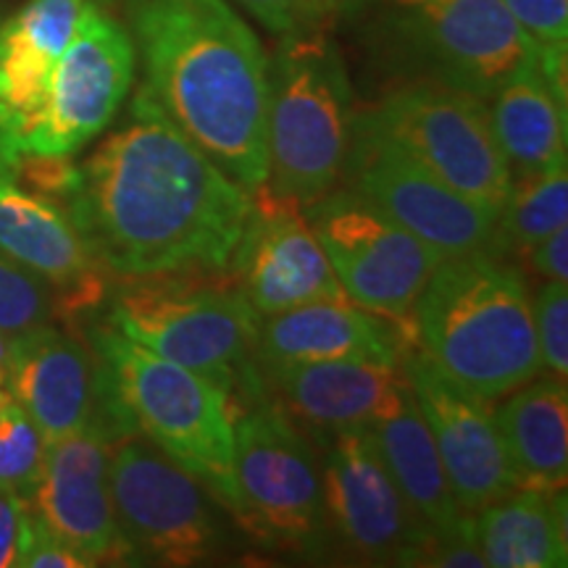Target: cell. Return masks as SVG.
Returning <instances> with one entry per match:
<instances>
[{
	"instance_id": "cell-1",
	"label": "cell",
	"mask_w": 568,
	"mask_h": 568,
	"mask_svg": "<svg viewBox=\"0 0 568 568\" xmlns=\"http://www.w3.org/2000/svg\"><path fill=\"white\" fill-rule=\"evenodd\" d=\"M67 216L111 276L230 266L253 195L138 90L126 119L80 163Z\"/></svg>"
},
{
	"instance_id": "cell-2",
	"label": "cell",
	"mask_w": 568,
	"mask_h": 568,
	"mask_svg": "<svg viewBox=\"0 0 568 568\" xmlns=\"http://www.w3.org/2000/svg\"><path fill=\"white\" fill-rule=\"evenodd\" d=\"M142 90L226 176H268V53L226 0H124Z\"/></svg>"
},
{
	"instance_id": "cell-3",
	"label": "cell",
	"mask_w": 568,
	"mask_h": 568,
	"mask_svg": "<svg viewBox=\"0 0 568 568\" xmlns=\"http://www.w3.org/2000/svg\"><path fill=\"white\" fill-rule=\"evenodd\" d=\"M416 343L468 393L500 400L539 374L527 280L481 251L443 258L414 305Z\"/></svg>"
},
{
	"instance_id": "cell-4",
	"label": "cell",
	"mask_w": 568,
	"mask_h": 568,
	"mask_svg": "<svg viewBox=\"0 0 568 568\" xmlns=\"http://www.w3.org/2000/svg\"><path fill=\"white\" fill-rule=\"evenodd\" d=\"M103 366L105 387L119 414L193 474L222 508L234 516V408L230 393L203 374L161 358L103 322L88 329Z\"/></svg>"
},
{
	"instance_id": "cell-5",
	"label": "cell",
	"mask_w": 568,
	"mask_h": 568,
	"mask_svg": "<svg viewBox=\"0 0 568 568\" xmlns=\"http://www.w3.org/2000/svg\"><path fill=\"white\" fill-rule=\"evenodd\" d=\"M105 322L161 358L203 374L230 397L240 389L261 395L255 366L261 316L226 268L132 276L113 295Z\"/></svg>"
},
{
	"instance_id": "cell-6",
	"label": "cell",
	"mask_w": 568,
	"mask_h": 568,
	"mask_svg": "<svg viewBox=\"0 0 568 568\" xmlns=\"http://www.w3.org/2000/svg\"><path fill=\"white\" fill-rule=\"evenodd\" d=\"M353 84L329 30L282 34L268 59V190L303 205L343 184Z\"/></svg>"
},
{
	"instance_id": "cell-7",
	"label": "cell",
	"mask_w": 568,
	"mask_h": 568,
	"mask_svg": "<svg viewBox=\"0 0 568 568\" xmlns=\"http://www.w3.org/2000/svg\"><path fill=\"white\" fill-rule=\"evenodd\" d=\"M372 13L379 59L408 82H437L489 101L539 53L503 0H347Z\"/></svg>"
},
{
	"instance_id": "cell-8",
	"label": "cell",
	"mask_w": 568,
	"mask_h": 568,
	"mask_svg": "<svg viewBox=\"0 0 568 568\" xmlns=\"http://www.w3.org/2000/svg\"><path fill=\"white\" fill-rule=\"evenodd\" d=\"M234 518L255 542L303 558L324 556L329 524L322 464L295 418L264 395L234 416Z\"/></svg>"
},
{
	"instance_id": "cell-9",
	"label": "cell",
	"mask_w": 568,
	"mask_h": 568,
	"mask_svg": "<svg viewBox=\"0 0 568 568\" xmlns=\"http://www.w3.org/2000/svg\"><path fill=\"white\" fill-rule=\"evenodd\" d=\"M355 122L406 151L437 180L487 209L500 211L510 187L487 101L437 82H403Z\"/></svg>"
},
{
	"instance_id": "cell-10",
	"label": "cell",
	"mask_w": 568,
	"mask_h": 568,
	"mask_svg": "<svg viewBox=\"0 0 568 568\" xmlns=\"http://www.w3.org/2000/svg\"><path fill=\"white\" fill-rule=\"evenodd\" d=\"M109 489L132 564L197 566L222 548L216 497L140 432L111 445Z\"/></svg>"
},
{
	"instance_id": "cell-11",
	"label": "cell",
	"mask_w": 568,
	"mask_h": 568,
	"mask_svg": "<svg viewBox=\"0 0 568 568\" xmlns=\"http://www.w3.org/2000/svg\"><path fill=\"white\" fill-rule=\"evenodd\" d=\"M305 216L347 301L393 322L414 324V305L443 255L347 184L305 205Z\"/></svg>"
},
{
	"instance_id": "cell-12",
	"label": "cell",
	"mask_w": 568,
	"mask_h": 568,
	"mask_svg": "<svg viewBox=\"0 0 568 568\" xmlns=\"http://www.w3.org/2000/svg\"><path fill=\"white\" fill-rule=\"evenodd\" d=\"M138 53L124 21L101 0H84L74 38L55 63L40 111L19 153L74 155L113 122L130 95Z\"/></svg>"
},
{
	"instance_id": "cell-13",
	"label": "cell",
	"mask_w": 568,
	"mask_h": 568,
	"mask_svg": "<svg viewBox=\"0 0 568 568\" xmlns=\"http://www.w3.org/2000/svg\"><path fill=\"white\" fill-rule=\"evenodd\" d=\"M343 184L366 195L443 258L495 253L497 211L437 180L406 151L355 119Z\"/></svg>"
},
{
	"instance_id": "cell-14",
	"label": "cell",
	"mask_w": 568,
	"mask_h": 568,
	"mask_svg": "<svg viewBox=\"0 0 568 568\" xmlns=\"http://www.w3.org/2000/svg\"><path fill=\"white\" fill-rule=\"evenodd\" d=\"M324 450L322 485L329 535L364 564L414 566L429 537L364 429L314 435Z\"/></svg>"
},
{
	"instance_id": "cell-15",
	"label": "cell",
	"mask_w": 568,
	"mask_h": 568,
	"mask_svg": "<svg viewBox=\"0 0 568 568\" xmlns=\"http://www.w3.org/2000/svg\"><path fill=\"white\" fill-rule=\"evenodd\" d=\"M226 274L247 305L264 316L308 303H351L326 258L305 209L261 184Z\"/></svg>"
},
{
	"instance_id": "cell-16",
	"label": "cell",
	"mask_w": 568,
	"mask_h": 568,
	"mask_svg": "<svg viewBox=\"0 0 568 568\" xmlns=\"http://www.w3.org/2000/svg\"><path fill=\"white\" fill-rule=\"evenodd\" d=\"M116 435L92 418L74 435L45 447V464L30 508L67 548L98 564H132L109 489V456Z\"/></svg>"
},
{
	"instance_id": "cell-17",
	"label": "cell",
	"mask_w": 568,
	"mask_h": 568,
	"mask_svg": "<svg viewBox=\"0 0 568 568\" xmlns=\"http://www.w3.org/2000/svg\"><path fill=\"white\" fill-rule=\"evenodd\" d=\"M406 372L458 506L474 516L508 495L514 479L493 400L456 385L418 347L406 355Z\"/></svg>"
},
{
	"instance_id": "cell-18",
	"label": "cell",
	"mask_w": 568,
	"mask_h": 568,
	"mask_svg": "<svg viewBox=\"0 0 568 568\" xmlns=\"http://www.w3.org/2000/svg\"><path fill=\"white\" fill-rule=\"evenodd\" d=\"M261 393L274 395L290 418L314 435L364 429L395 414L410 395L406 361H316V364L258 366Z\"/></svg>"
},
{
	"instance_id": "cell-19",
	"label": "cell",
	"mask_w": 568,
	"mask_h": 568,
	"mask_svg": "<svg viewBox=\"0 0 568 568\" xmlns=\"http://www.w3.org/2000/svg\"><path fill=\"white\" fill-rule=\"evenodd\" d=\"M9 393L45 443L74 435L92 418L111 414L95 351L51 324L11 335Z\"/></svg>"
},
{
	"instance_id": "cell-20",
	"label": "cell",
	"mask_w": 568,
	"mask_h": 568,
	"mask_svg": "<svg viewBox=\"0 0 568 568\" xmlns=\"http://www.w3.org/2000/svg\"><path fill=\"white\" fill-rule=\"evenodd\" d=\"M0 251L53 290L55 314L101 305L109 272L92 258L61 205L21 190L0 172Z\"/></svg>"
},
{
	"instance_id": "cell-21",
	"label": "cell",
	"mask_w": 568,
	"mask_h": 568,
	"mask_svg": "<svg viewBox=\"0 0 568 568\" xmlns=\"http://www.w3.org/2000/svg\"><path fill=\"white\" fill-rule=\"evenodd\" d=\"M418 347L414 324H400L355 303H308L261 318L255 366L316 361H406Z\"/></svg>"
},
{
	"instance_id": "cell-22",
	"label": "cell",
	"mask_w": 568,
	"mask_h": 568,
	"mask_svg": "<svg viewBox=\"0 0 568 568\" xmlns=\"http://www.w3.org/2000/svg\"><path fill=\"white\" fill-rule=\"evenodd\" d=\"M84 0H30L0 24V166L19 153Z\"/></svg>"
},
{
	"instance_id": "cell-23",
	"label": "cell",
	"mask_w": 568,
	"mask_h": 568,
	"mask_svg": "<svg viewBox=\"0 0 568 568\" xmlns=\"http://www.w3.org/2000/svg\"><path fill=\"white\" fill-rule=\"evenodd\" d=\"M514 489L560 493L568 479V389L558 376H535L506 395L495 414Z\"/></svg>"
},
{
	"instance_id": "cell-24",
	"label": "cell",
	"mask_w": 568,
	"mask_h": 568,
	"mask_svg": "<svg viewBox=\"0 0 568 568\" xmlns=\"http://www.w3.org/2000/svg\"><path fill=\"white\" fill-rule=\"evenodd\" d=\"M487 109L510 176L566 163V95L545 74L539 53L497 88Z\"/></svg>"
},
{
	"instance_id": "cell-25",
	"label": "cell",
	"mask_w": 568,
	"mask_h": 568,
	"mask_svg": "<svg viewBox=\"0 0 568 568\" xmlns=\"http://www.w3.org/2000/svg\"><path fill=\"white\" fill-rule=\"evenodd\" d=\"M366 432L372 435L389 477L395 479L400 495L406 497L410 510L429 535L456 529L464 518L471 516L458 506L453 495L435 439L418 410L414 389L395 414L366 426Z\"/></svg>"
},
{
	"instance_id": "cell-26",
	"label": "cell",
	"mask_w": 568,
	"mask_h": 568,
	"mask_svg": "<svg viewBox=\"0 0 568 568\" xmlns=\"http://www.w3.org/2000/svg\"><path fill=\"white\" fill-rule=\"evenodd\" d=\"M477 537L493 568H564L568 564L566 489H510L477 510Z\"/></svg>"
},
{
	"instance_id": "cell-27",
	"label": "cell",
	"mask_w": 568,
	"mask_h": 568,
	"mask_svg": "<svg viewBox=\"0 0 568 568\" xmlns=\"http://www.w3.org/2000/svg\"><path fill=\"white\" fill-rule=\"evenodd\" d=\"M568 222L566 163L548 172L510 176L506 203L497 211L495 253L527 255L539 240Z\"/></svg>"
},
{
	"instance_id": "cell-28",
	"label": "cell",
	"mask_w": 568,
	"mask_h": 568,
	"mask_svg": "<svg viewBox=\"0 0 568 568\" xmlns=\"http://www.w3.org/2000/svg\"><path fill=\"white\" fill-rule=\"evenodd\" d=\"M45 447L40 429L13 397L0 406V493L30 503L45 464Z\"/></svg>"
},
{
	"instance_id": "cell-29",
	"label": "cell",
	"mask_w": 568,
	"mask_h": 568,
	"mask_svg": "<svg viewBox=\"0 0 568 568\" xmlns=\"http://www.w3.org/2000/svg\"><path fill=\"white\" fill-rule=\"evenodd\" d=\"M503 6L535 42L545 74L566 95L568 0H503Z\"/></svg>"
},
{
	"instance_id": "cell-30",
	"label": "cell",
	"mask_w": 568,
	"mask_h": 568,
	"mask_svg": "<svg viewBox=\"0 0 568 568\" xmlns=\"http://www.w3.org/2000/svg\"><path fill=\"white\" fill-rule=\"evenodd\" d=\"M55 316L53 290L0 251V332L19 335L34 326L51 324Z\"/></svg>"
},
{
	"instance_id": "cell-31",
	"label": "cell",
	"mask_w": 568,
	"mask_h": 568,
	"mask_svg": "<svg viewBox=\"0 0 568 568\" xmlns=\"http://www.w3.org/2000/svg\"><path fill=\"white\" fill-rule=\"evenodd\" d=\"M13 182L27 193L51 201L61 209L74 197L80 187V163L71 155H51V153H17L0 166Z\"/></svg>"
},
{
	"instance_id": "cell-32",
	"label": "cell",
	"mask_w": 568,
	"mask_h": 568,
	"mask_svg": "<svg viewBox=\"0 0 568 568\" xmlns=\"http://www.w3.org/2000/svg\"><path fill=\"white\" fill-rule=\"evenodd\" d=\"M531 318L539 347V366L566 379L568 376V293L566 282H545L531 301Z\"/></svg>"
},
{
	"instance_id": "cell-33",
	"label": "cell",
	"mask_w": 568,
	"mask_h": 568,
	"mask_svg": "<svg viewBox=\"0 0 568 568\" xmlns=\"http://www.w3.org/2000/svg\"><path fill=\"white\" fill-rule=\"evenodd\" d=\"M261 27L282 34L329 30L332 21L347 11V0H234Z\"/></svg>"
},
{
	"instance_id": "cell-34",
	"label": "cell",
	"mask_w": 568,
	"mask_h": 568,
	"mask_svg": "<svg viewBox=\"0 0 568 568\" xmlns=\"http://www.w3.org/2000/svg\"><path fill=\"white\" fill-rule=\"evenodd\" d=\"M414 566H435V568H487L481 556L477 524L474 516L464 518L456 529L443 531V535H429L422 550L416 552Z\"/></svg>"
},
{
	"instance_id": "cell-35",
	"label": "cell",
	"mask_w": 568,
	"mask_h": 568,
	"mask_svg": "<svg viewBox=\"0 0 568 568\" xmlns=\"http://www.w3.org/2000/svg\"><path fill=\"white\" fill-rule=\"evenodd\" d=\"M17 568H88V560L67 548L59 537H53L38 514L27 508L24 524H21Z\"/></svg>"
},
{
	"instance_id": "cell-36",
	"label": "cell",
	"mask_w": 568,
	"mask_h": 568,
	"mask_svg": "<svg viewBox=\"0 0 568 568\" xmlns=\"http://www.w3.org/2000/svg\"><path fill=\"white\" fill-rule=\"evenodd\" d=\"M524 258L545 282H568V226H560L539 240Z\"/></svg>"
},
{
	"instance_id": "cell-37",
	"label": "cell",
	"mask_w": 568,
	"mask_h": 568,
	"mask_svg": "<svg viewBox=\"0 0 568 568\" xmlns=\"http://www.w3.org/2000/svg\"><path fill=\"white\" fill-rule=\"evenodd\" d=\"M27 508H30V503L9 493H0V568L17 566L21 524H24Z\"/></svg>"
},
{
	"instance_id": "cell-38",
	"label": "cell",
	"mask_w": 568,
	"mask_h": 568,
	"mask_svg": "<svg viewBox=\"0 0 568 568\" xmlns=\"http://www.w3.org/2000/svg\"><path fill=\"white\" fill-rule=\"evenodd\" d=\"M9 364H11V335L0 332V406H6V403L11 400Z\"/></svg>"
}]
</instances>
